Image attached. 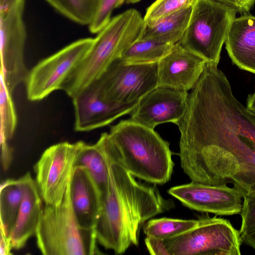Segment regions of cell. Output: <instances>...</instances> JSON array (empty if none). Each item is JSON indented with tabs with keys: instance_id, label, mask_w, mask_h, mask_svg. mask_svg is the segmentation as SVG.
I'll return each instance as SVG.
<instances>
[{
	"instance_id": "1",
	"label": "cell",
	"mask_w": 255,
	"mask_h": 255,
	"mask_svg": "<svg viewBox=\"0 0 255 255\" xmlns=\"http://www.w3.org/2000/svg\"><path fill=\"white\" fill-rule=\"evenodd\" d=\"M180 163L192 182L231 183L243 198L255 197V115L217 118Z\"/></svg>"
},
{
	"instance_id": "2",
	"label": "cell",
	"mask_w": 255,
	"mask_h": 255,
	"mask_svg": "<svg viewBox=\"0 0 255 255\" xmlns=\"http://www.w3.org/2000/svg\"><path fill=\"white\" fill-rule=\"evenodd\" d=\"M110 164V186L95 231L98 242L116 254L138 245L142 225L155 216L173 207L158 190L134 178L113 155L108 139L103 140Z\"/></svg>"
},
{
	"instance_id": "3",
	"label": "cell",
	"mask_w": 255,
	"mask_h": 255,
	"mask_svg": "<svg viewBox=\"0 0 255 255\" xmlns=\"http://www.w3.org/2000/svg\"><path fill=\"white\" fill-rule=\"evenodd\" d=\"M109 135L113 155L134 177L156 184L170 180L174 163L169 143L154 129L129 119L111 127Z\"/></svg>"
},
{
	"instance_id": "4",
	"label": "cell",
	"mask_w": 255,
	"mask_h": 255,
	"mask_svg": "<svg viewBox=\"0 0 255 255\" xmlns=\"http://www.w3.org/2000/svg\"><path fill=\"white\" fill-rule=\"evenodd\" d=\"M145 25L140 12L131 8L112 17L98 33L88 53L63 87L72 99L97 80L110 65L138 40Z\"/></svg>"
},
{
	"instance_id": "5",
	"label": "cell",
	"mask_w": 255,
	"mask_h": 255,
	"mask_svg": "<svg viewBox=\"0 0 255 255\" xmlns=\"http://www.w3.org/2000/svg\"><path fill=\"white\" fill-rule=\"evenodd\" d=\"M70 184L60 205L44 204L35 233L37 247L44 255L101 254L95 229L82 228L77 222Z\"/></svg>"
},
{
	"instance_id": "6",
	"label": "cell",
	"mask_w": 255,
	"mask_h": 255,
	"mask_svg": "<svg viewBox=\"0 0 255 255\" xmlns=\"http://www.w3.org/2000/svg\"><path fill=\"white\" fill-rule=\"evenodd\" d=\"M237 13L220 2L196 0L187 28L178 43L207 63L218 65L223 45Z\"/></svg>"
},
{
	"instance_id": "7",
	"label": "cell",
	"mask_w": 255,
	"mask_h": 255,
	"mask_svg": "<svg viewBox=\"0 0 255 255\" xmlns=\"http://www.w3.org/2000/svg\"><path fill=\"white\" fill-rule=\"evenodd\" d=\"M170 255H240V232L230 221L216 216L198 219L197 225L164 240Z\"/></svg>"
},
{
	"instance_id": "8",
	"label": "cell",
	"mask_w": 255,
	"mask_h": 255,
	"mask_svg": "<svg viewBox=\"0 0 255 255\" xmlns=\"http://www.w3.org/2000/svg\"><path fill=\"white\" fill-rule=\"evenodd\" d=\"M157 66L158 63L126 64L119 58L93 83L108 102L122 105L137 104L158 87Z\"/></svg>"
},
{
	"instance_id": "9",
	"label": "cell",
	"mask_w": 255,
	"mask_h": 255,
	"mask_svg": "<svg viewBox=\"0 0 255 255\" xmlns=\"http://www.w3.org/2000/svg\"><path fill=\"white\" fill-rule=\"evenodd\" d=\"M94 38L78 39L39 61L25 81L26 95L31 101L43 100L62 90L65 82L88 53Z\"/></svg>"
},
{
	"instance_id": "10",
	"label": "cell",
	"mask_w": 255,
	"mask_h": 255,
	"mask_svg": "<svg viewBox=\"0 0 255 255\" xmlns=\"http://www.w3.org/2000/svg\"><path fill=\"white\" fill-rule=\"evenodd\" d=\"M24 5L25 0H16L0 11V77L11 95L18 85L25 82L29 72L24 59L26 39Z\"/></svg>"
},
{
	"instance_id": "11",
	"label": "cell",
	"mask_w": 255,
	"mask_h": 255,
	"mask_svg": "<svg viewBox=\"0 0 255 255\" xmlns=\"http://www.w3.org/2000/svg\"><path fill=\"white\" fill-rule=\"evenodd\" d=\"M82 142L52 145L43 152L35 164V181L44 204L58 206L61 203Z\"/></svg>"
},
{
	"instance_id": "12",
	"label": "cell",
	"mask_w": 255,
	"mask_h": 255,
	"mask_svg": "<svg viewBox=\"0 0 255 255\" xmlns=\"http://www.w3.org/2000/svg\"><path fill=\"white\" fill-rule=\"evenodd\" d=\"M168 193L185 206L216 215L240 214L243 199L234 187L227 184L210 185L191 181L170 188Z\"/></svg>"
},
{
	"instance_id": "13",
	"label": "cell",
	"mask_w": 255,
	"mask_h": 255,
	"mask_svg": "<svg viewBox=\"0 0 255 255\" xmlns=\"http://www.w3.org/2000/svg\"><path fill=\"white\" fill-rule=\"evenodd\" d=\"M188 94L187 91L157 87L138 102L129 119L152 129L164 123L177 125L186 112Z\"/></svg>"
},
{
	"instance_id": "14",
	"label": "cell",
	"mask_w": 255,
	"mask_h": 255,
	"mask_svg": "<svg viewBox=\"0 0 255 255\" xmlns=\"http://www.w3.org/2000/svg\"><path fill=\"white\" fill-rule=\"evenodd\" d=\"M76 131H89L109 125L130 114L137 104L122 105L108 102L92 83L72 98Z\"/></svg>"
},
{
	"instance_id": "15",
	"label": "cell",
	"mask_w": 255,
	"mask_h": 255,
	"mask_svg": "<svg viewBox=\"0 0 255 255\" xmlns=\"http://www.w3.org/2000/svg\"><path fill=\"white\" fill-rule=\"evenodd\" d=\"M207 62L182 47L174 44L157 66V86L190 91L202 75Z\"/></svg>"
},
{
	"instance_id": "16",
	"label": "cell",
	"mask_w": 255,
	"mask_h": 255,
	"mask_svg": "<svg viewBox=\"0 0 255 255\" xmlns=\"http://www.w3.org/2000/svg\"><path fill=\"white\" fill-rule=\"evenodd\" d=\"M22 199L9 240L12 249H19L35 235L43 206L36 182L29 172L18 179Z\"/></svg>"
},
{
	"instance_id": "17",
	"label": "cell",
	"mask_w": 255,
	"mask_h": 255,
	"mask_svg": "<svg viewBox=\"0 0 255 255\" xmlns=\"http://www.w3.org/2000/svg\"><path fill=\"white\" fill-rule=\"evenodd\" d=\"M70 197L73 212L79 226L95 229L102 208L98 190L87 170L75 166L70 184Z\"/></svg>"
},
{
	"instance_id": "18",
	"label": "cell",
	"mask_w": 255,
	"mask_h": 255,
	"mask_svg": "<svg viewBox=\"0 0 255 255\" xmlns=\"http://www.w3.org/2000/svg\"><path fill=\"white\" fill-rule=\"evenodd\" d=\"M225 45L234 64L255 74V16L246 13L236 17L230 27Z\"/></svg>"
},
{
	"instance_id": "19",
	"label": "cell",
	"mask_w": 255,
	"mask_h": 255,
	"mask_svg": "<svg viewBox=\"0 0 255 255\" xmlns=\"http://www.w3.org/2000/svg\"><path fill=\"white\" fill-rule=\"evenodd\" d=\"M85 168L100 194L102 202L109 194L110 186V164L101 137L96 143L88 144L82 142L74 167Z\"/></svg>"
},
{
	"instance_id": "20",
	"label": "cell",
	"mask_w": 255,
	"mask_h": 255,
	"mask_svg": "<svg viewBox=\"0 0 255 255\" xmlns=\"http://www.w3.org/2000/svg\"><path fill=\"white\" fill-rule=\"evenodd\" d=\"M192 7L168 15L151 26H145L139 39H153L172 44L178 43L187 28Z\"/></svg>"
},
{
	"instance_id": "21",
	"label": "cell",
	"mask_w": 255,
	"mask_h": 255,
	"mask_svg": "<svg viewBox=\"0 0 255 255\" xmlns=\"http://www.w3.org/2000/svg\"><path fill=\"white\" fill-rule=\"evenodd\" d=\"M22 199L18 180L7 179L0 185V231L9 240L15 225Z\"/></svg>"
},
{
	"instance_id": "22",
	"label": "cell",
	"mask_w": 255,
	"mask_h": 255,
	"mask_svg": "<svg viewBox=\"0 0 255 255\" xmlns=\"http://www.w3.org/2000/svg\"><path fill=\"white\" fill-rule=\"evenodd\" d=\"M173 45L153 39H138L124 51L120 59L129 64L158 63Z\"/></svg>"
},
{
	"instance_id": "23",
	"label": "cell",
	"mask_w": 255,
	"mask_h": 255,
	"mask_svg": "<svg viewBox=\"0 0 255 255\" xmlns=\"http://www.w3.org/2000/svg\"><path fill=\"white\" fill-rule=\"evenodd\" d=\"M53 8L78 24L89 25L101 6L102 0H45Z\"/></svg>"
},
{
	"instance_id": "24",
	"label": "cell",
	"mask_w": 255,
	"mask_h": 255,
	"mask_svg": "<svg viewBox=\"0 0 255 255\" xmlns=\"http://www.w3.org/2000/svg\"><path fill=\"white\" fill-rule=\"evenodd\" d=\"M198 220H184L170 218L152 219L143 226V232L150 236L166 240L183 234L195 227Z\"/></svg>"
},
{
	"instance_id": "25",
	"label": "cell",
	"mask_w": 255,
	"mask_h": 255,
	"mask_svg": "<svg viewBox=\"0 0 255 255\" xmlns=\"http://www.w3.org/2000/svg\"><path fill=\"white\" fill-rule=\"evenodd\" d=\"M0 142H8L14 134L17 116L12 99L2 78L0 77Z\"/></svg>"
},
{
	"instance_id": "26",
	"label": "cell",
	"mask_w": 255,
	"mask_h": 255,
	"mask_svg": "<svg viewBox=\"0 0 255 255\" xmlns=\"http://www.w3.org/2000/svg\"><path fill=\"white\" fill-rule=\"evenodd\" d=\"M196 0H156L146 9L143 17L145 26H151L163 18L192 7Z\"/></svg>"
},
{
	"instance_id": "27",
	"label": "cell",
	"mask_w": 255,
	"mask_h": 255,
	"mask_svg": "<svg viewBox=\"0 0 255 255\" xmlns=\"http://www.w3.org/2000/svg\"><path fill=\"white\" fill-rule=\"evenodd\" d=\"M239 230L242 243L255 250V197L243 198Z\"/></svg>"
},
{
	"instance_id": "28",
	"label": "cell",
	"mask_w": 255,
	"mask_h": 255,
	"mask_svg": "<svg viewBox=\"0 0 255 255\" xmlns=\"http://www.w3.org/2000/svg\"><path fill=\"white\" fill-rule=\"evenodd\" d=\"M144 241L146 248L150 255H170L164 240L146 236Z\"/></svg>"
},
{
	"instance_id": "29",
	"label": "cell",
	"mask_w": 255,
	"mask_h": 255,
	"mask_svg": "<svg viewBox=\"0 0 255 255\" xmlns=\"http://www.w3.org/2000/svg\"><path fill=\"white\" fill-rule=\"evenodd\" d=\"M230 7L240 14L249 13L253 7L255 0H212Z\"/></svg>"
},
{
	"instance_id": "30",
	"label": "cell",
	"mask_w": 255,
	"mask_h": 255,
	"mask_svg": "<svg viewBox=\"0 0 255 255\" xmlns=\"http://www.w3.org/2000/svg\"><path fill=\"white\" fill-rule=\"evenodd\" d=\"M1 161L4 170H6L12 160V149L8 142H0Z\"/></svg>"
},
{
	"instance_id": "31",
	"label": "cell",
	"mask_w": 255,
	"mask_h": 255,
	"mask_svg": "<svg viewBox=\"0 0 255 255\" xmlns=\"http://www.w3.org/2000/svg\"><path fill=\"white\" fill-rule=\"evenodd\" d=\"M12 249L10 240L0 231V253L1 255H10Z\"/></svg>"
},
{
	"instance_id": "32",
	"label": "cell",
	"mask_w": 255,
	"mask_h": 255,
	"mask_svg": "<svg viewBox=\"0 0 255 255\" xmlns=\"http://www.w3.org/2000/svg\"><path fill=\"white\" fill-rule=\"evenodd\" d=\"M16 0H0V11L7 9Z\"/></svg>"
},
{
	"instance_id": "33",
	"label": "cell",
	"mask_w": 255,
	"mask_h": 255,
	"mask_svg": "<svg viewBox=\"0 0 255 255\" xmlns=\"http://www.w3.org/2000/svg\"></svg>"
}]
</instances>
